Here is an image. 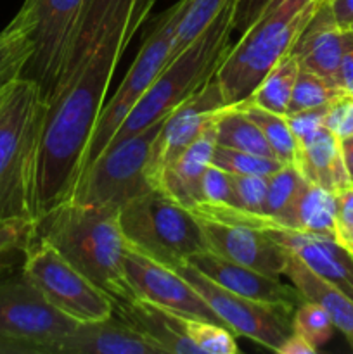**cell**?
I'll use <instances>...</instances> for the list:
<instances>
[{"label":"cell","mask_w":353,"mask_h":354,"mask_svg":"<svg viewBox=\"0 0 353 354\" xmlns=\"http://www.w3.org/2000/svg\"><path fill=\"white\" fill-rule=\"evenodd\" d=\"M293 332L301 335L315 349L327 344L334 332V324L324 306L314 301L303 299L293 313Z\"/></svg>","instance_id":"cell-33"},{"label":"cell","mask_w":353,"mask_h":354,"mask_svg":"<svg viewBox=\"0 0 353 354\" xmlns=\"http://www.w3.org/2000/svg\"><path fill=\"white\" fill-rule=\"evenodd\" d=\"M320 0H277L242 30L215 75L227 107L244 102L270 69L291 54Z\"/></svg>","instance_id":"cell-5"},{"label":"cell","mask_w":353,"mask_h":354,"mask_svg":"<svg viewBox=\"0 0 353 354\" xmlns=\"http://www.w3.org/2000/svg\"><path fill=\"white\" fill-rule=\"evenodd\" d=\"M165 118L111 144L80 175L69 201L120 211L134 199L159 190L156 145Z\"/></svg>","instance_id":"cell-6"},{"label":"cell","mask_w":353,"mask_h":354,"mask_svg":"<svg viewBox=\"0 0 353 354\" xmlns=\"http://www.w3.org/2000/svg\"><path fill=\"white\" fill-rule=\"evenodd\" d=\"M128 248L175 268L208 249L203 223L192 209L163 190H152L118 211Z\"/></svg>","instance_id":"cell-7"},{"label":"cell","mask_w":353,"mask_h":354,"mask_svg":"<svg viewBox=\"0 0 353 354\" xmlns=\"http://www.w3.org/2000/svg\"><path fill=\"white\" fill-rule=\"evenodd\" d=\"M201 223L206 235L208 249L215 254L266 275L280 277L286 273L291 251L279 244L270 232L227 221L201 220Z\"/></svg>","instance_id":"cell-14"},{"label":"cell","mask_w":353,"mask_h":354,"mask_svg":"<svg viewBox=\"0 0 353 354\" xmlns=\"http://www.w3.org/2000/svg\"><path fill=\"white\" fill-rule=\"evenodd\" d=\"M54 354H163L118 315L78 322L54 346Z\"/></svg>","instance_id":"cell-18"},{"label":"cell","mask_w":353,"mask_h":354,"mask_svg":"<svg viewBox=\"0 0 353 354\" xmlns=\"http://www.w3.org/2000/svg\"><path fill=\"white\" fill-rule=\"evenodd\" d=\"M235 6L237 0H230L206 30L201 31L180 54L166 62L158 78L118 128L109 145L132 137L149 124L166 118L183 100L199 92L215 78L221 59L232 45Z\"/></svg>","instance_id":"cell-4"},{"label":"cell","mask_w":353,"mask_h":354,"mask_svg":"<svg viewBox=\"0 0 353 354\" xmlns=\"http://www.w3.org/2000/svg\"><path fill=\"white\" fill-rule=\"evenodd\" d=\"M336 241L353 256V223L338 225L336 230Z\"/></svg>","instance_id":"cell-44"},{"label":"cell","mask_w":353,"mask_h":354,"mask_svg":"<svg viewBox=\"0 0 353 354\" xmlns=\"http://www.w3.org/2000/svg\"><path fill=\"white\" fill-rule=\"evenodd\" d=\"M173 270L203 296L215 315L237 337H246L277 353L282 342L293 334V313L296 308L293 304L266 303L230 292L187 261L180 263Z\"/></svg>","instance_id":"cell-11"},{"label":"cell","mask_w":353,"mask_h":354,"mask_svg":"<svg viewBox=\"0 0 353 354\" xmlns=\"http://www.w3.org/2000/svg\"><path fill=\"white\" fill-rule=\"evenodd\" d=\"M336 83L345 92V95L353 97V47L343 55Z\"/></svg>","instance_id":"cell-39"},{"label":"cell","mask_w":353,"mask_h":354,"mask_svg":"<svg viewBox=\"0 0 353 354\" xmlns=\"http://www.w3.org/2000/svg\"><path fill=\"white\" fill-rule=\"evenodd\" d=\"M329 6L336 23L348 30L350 24L353 23V0H329Z\"/></svg>","instance_id":"cell-41"},{"label":"cell","mask_w":353,"mask_h":354,"mask_svg":"<svg viewBox=\"0 0 353 354\" xmlns=\"http://www.w3.org/2000/svg\"><path fill=\"white\" fill-rule=\"evenodd\" d=\"M341 140V152L343 161H345L346 173H348L350 185H353V135L346 138H339Z\"/></svg>","instance_id":"cell-43"},{"label":"cell","mask_w":353,"mask_h":354,"mask_svg":"<svg viewBox=\"0 0 353 354\" xmlns=\"http://www.w3.org/2000/svg\"><path fill=\"white\" fill-rule=\"evenodd\" d=\"M282 230L336 239L338 197L336 194L307 182L291 209L279 221Z\"/></svg>","instance_id":"cell-24"},{"label":"cell","mask_w":353,"mask_h":354,"mask_svg":"<svg viewBox=\"0 0 353 354\" xmlns=\"http://www.w3.org/2000/svg\"><path fill=\"white\" fill-rule=\"evenodd\" d=\"M341 97H345V92L331 80L300 68L296 83H294L293 97H291L289 113L329 106V104L338 102Z\"/></svg>","instance_id":"cell-31"},{"label":"cell","mask_w":353,"mask_h":354,"mask_svg":"<svg viewBox=\"0 0 353 354\" xmlns=\"http://www.w3.org/2000/svg\"><path fill=\"white\" fill-rule=\"evenodd\" d=\"M35 235L113 299L137 297L125 273L128 244L118 211L66 201L37 220Z\"/></svg>","instance_id":"cell-2"},{"label":"cell","mask_w":353,"mask_h":354,"mask_svg":"<svg viewBox=\"0 0 353 354\" xmlns=\"http://www.w3.org/2000/svg\"><path fill=\"white\" fill-rule=\"evenodd\" d=\"M154 0H87L47 102L35 182V221L71 199L125 50Z\"/></svg>","instance_id":"cell-1"},{"label":"cell","mask_w":353,"mask_h":354,"mask_svg":"<svg viewBox=\"0 0 353 354\" xmlns=\"http://www.w3.org/2000/svg\"><path fill=\"white\" fill-rule=\"evenodd\" d=\"M305 183H307V180H305V176L301 175L296 166L282 165L275 173H272L269 176V189H266L265 199L266 216H270L279 225L280 218L291 209Z\"/></svg>","instance_id":"cell-30"},{"label":"cell","mask_w":353,"mask_h":354,"mask_svg":"<svg viewBox=\"0 0 353 354\" xmlns=\"http://www.w3.org/2000/svg\"><path fill=\"white\" fill-rule=\"evenodd\" d=\"M352 47L353 33L336 23L329 0H320L291 52L301 69L317 73L336 83L343 55Z\"/></svg>","instance_id":"cell-16"},{"label":"cell","mask_w":353,"mask_h":354,"mask_svg":"<svg viewBox=\"0 0 353 354\" xmlns=\"http://www.w3.org/2000/svg\"><path fill=\"white\" fill-rule=\"evenodd\" d=\"M45 114L47 104L33 80H16L0 97V225L35 221V182Z\"/></svg>","instance_id":"cell-3"},{"label":"cell","mask_w":353,"mask_h":354,"mask_svg":"<svg viewBox=\"0 0 353 354\" xmlns=\"http://www.w3.org/2000/svg\"><path fill=\"white\" fill-rule=\"evenodd\" d=\"M348 30H350V31H352V33H353V23H352V24H350V26H348Z\"/></svg>","instance_id":"cell-45"},{"label":"cell","mask_w":353,"mask_h":354,"mask_svg":"<svg viewBox=\"0 0 353 354\" xmlns=\"http://www.w3.org/2000/svg\"><path fill=\"white\" fill-rule=\"evenodd\" d=\"M78 322L55 310L19 272H0V354H54Z\"/></svg>","instance_id":"cell-8"},{"label":"cell","mask_w":353,"mask_h":354,"mask_svg":"<svg viewBox=\"0 0 353 354\" xmlns=\"http://www.w3.org/2000/svg\"><path fill=\"white\" fill-rule=\"evenodd\" d=\"M33 55V41L26 28L10 21L0 31V90L23 78Z\"/></svg>","instance_id":"cell-28"},{"label":"cell","mask_w":353,"mask_h":354,"mask_svg":"<svg viewBox=\"0 0 353 354\" xmlns=\"http://www.w3.org/2000/svg\"><path fill=\"white\" fill-rule=\"evenodd\" d=\"M277 353L279 354H315L317 353V349H315L314 346L308 344L301 335L294 334L293 332V334L282 342V346H280Z\"/></svg>","instance_id":"cell-42"},{"label":"cell","mask_w":353,"mask_h":354,"mask_svg":"<svg viewBox=\"0 0 353 354\" xmlns=\"http://www.w3.org/2000/svg\"><path fill=\"white\" fill-rule=\"evenodd\" d=\"M296 168L307 182L332 194H339L350 187L341 140L325 124L298 140Z\"/></svg>","instance_id":"cell-22"},{"label":"cell","mask_w":353,"mask_h":354,"mask_svg":"<svg viewBox=\"0 0 353 354\" xmlns=\"http://www.w3.org/2000/svg\"><path fill=\"white\" fill-rule=\"evenodd\" d=\"M336 197H338V225L353 223V185L336 194Z\"/></svg>","instance_id":"cell-40"},{"label":"cell","mask_w":353,"mask_h":354,"mask_svg":"<svg viewBox=\"0 0 353 354\" xmlns=\"http://www.w3.org/2000/svg\"><path fill=\"white\" fill-rule=\"evenodd\" d=\"M228 2L230 0H183V10L173 38L170 59L180 54L201 31L206 30Z\"/></svg>","instance_id":"cell-29"},{"label":"cell","mask_w":353,"mask_h":354,"mask_svg":"<svg viewBox=\"0 0 353 354\" xmlns=\"http://www.w3.org/2000/svg\"><path fill=\"white\" fill-rule=\"evenodd\" d=\"M185 335L197 348L206 354H237V335L228 327L213 322L197 320L185 317Z\"/></svg>","instance_id":"cell-32"},{"label":"cell","mask_w":353,"mask_h":354,"mask_svg":"<svg viewBox=\"0 0 353 354\" xmlns=\"http://www.w3.org/2000/svg\"><path fill=\"white\" fill-rule=\"evenodd\" d=\"M239 109L244 111L253 121L263 131L266 144L272 149L273 156L280 165L296 166L298 162V142L287 123L286 116L282 114L270 113V111L262 109V107L249 106V104H239Z\"/></svg>","instance_id":"cell-27"},{"label":"cell","mask_w":353,"mask_h":354,"mask_svg":"<svg viewBox=\"0 0 353 354\" xmlns=\"http://www.w3.org/2000/svg\"><path fill=\"white\" fill-rule=\"evenodd\" d=\"M87 0H24L12 21L26 28L33 41V55L23 78L33 80L47 104Z\"/></svg>","instance_id":"cell-12"},{"label":"cell","mask_w":353,"mask_h":354,"mask_svg":"<svg viewBox=\"0 0 353 354\" xmlns=\"http://www.w3.org/2000/svg\"><path fill=\"white\" fill-rule=\"evenodd\" d=\"M325 127L334 131L338 138H346L353 135V97H341L329 109L325 118Z\"/></svg>","instance_id":"cell-38"},{"label":"cell","mask_w":353,"mask_h":354,"mask_svg":"<svg viewBox=\"0 0 353 354\" xmlns=\"http://www.w3.org/2000/svg\"><path fill=\"white\" fill-rule=\"evenodd\" d=\"M232 175V173H230ZM237 207L251 213L265 214L269 176L262 175H232Z\"/></svg>","instance_id":"cell-36"},{"label":"cell","mask_w":353,"mask_h":354,"mask_svg":"<svg viewBox=\"0 0 353 354\" xmlns=\"http://www.w3.org/2000/svg\"><path fill=\"white\" fill-rule=\"evenodd\" d=\"M114 315L158 346L163 354H199L185 335V317L142 297L113 299Z\"/></svg>","instance_id":"cell-20"},{"label":"cell","mask_w":353,"mask_h":354,"mask_svg":"<svg viewBox=\"0 0 353 354\" xmlns=\"http://www.w3.org/2000/svg\"><path fill=\"white\" fill-rule=\"evenodd\" d=\"M189 265L199 270L204 277L213 280L230 292L241 294L256 301L266 303H287L298 306L303 301L294 286H287L279 277L266 275L249 266L239 265L211 251L199 252L187 259Z\"/></svg>","instance_id":"cell-17"},{"label":"cell","mask_w":353,"mask_h":354,"mask_svg":"<svg viewBox=\"0 0 353 354\" xmlns=\"http://www.w3.org/2000/svg\"><path fill=\"white\" fill-rule=\"evenodd\" d=\"M201 194H203V203L237 207L232 175L215 165H210L204 171L203 182H201Z\"/></svg>","instance_id":"cell-37"},{"label":"cell","mask_w":353,"mask_h":354,"mask_svg":"<svg viewBox=\"0 0 353 354\" xmlns=\"http://www.w3.org/2000/svg\"><path fill=\"white\" fill-rule=\"evenodd\" d=\"M6 88H7V86H6ZM6 88H2V90H0V97H2V93H3V90H6Z\"/></svg>","instance_id":"cell-46"},{"label":"cell","mask_w":353,"mask_h":354,"mask_svg":"<svg viewBox=\"0 0 353 354\" xmlns=\"http://www.w3.org/2000/svg\"><path fill=\"white\" fill-rule=\"evenodd\" d=\"M298 73H300V64L291 52L270 69L269 75L255 88V92L242 104L262 107L270 113L286 116L289 113L291 97H293Z\"/></svg>","instance_id":"cell-26"},{"label":"cell","mask_w":353,"mask_h":354,"mask_svg":"<svg viewBox=\"0 0 353 354\" xmlns=\"http://www.w3.org/2000/svg\"><path fill=\"white\" fill-rule=\"evenodd\" d=\"M270 235L296 254L315 275L353 299V256L336 239L293 230H273Z\"/></svg>","instance_id":"cell-19"},{"label":"cell","mask_w":353,"mask_h":354,"mask_svg":"<svg viewBox=\"0 0 353 354\" xmlns=\"http://www.w3.org/2000/svg\"><path fill=\"white\" fill-rule=\"evenodd\" d=\"M211 165L232 173V175H262L270 176L280 168V162L273 158L249 154V152L235 151V149L217 145L213 151Z\"/></svg>","instance_id":"cell-34"},{"label":"cell","mask_w":353,"mask_h":354,"mask_svg":"<svg viewBox=\"0 0 353 354\" xmlns=\"http://www.w3.org/2000/svg\"><path fill=\"white\" fill-rule=\"evenodd\" d=\"M37 221H10L0 225V268H7L17 254H24L35 237Z\"/></svg>","instance_id":"cell-35"},{"label":"cell","mask_w":353,"mask_h":354,"mask_svg":"<svg viewBox=\"0 0 353 354\" xmlns=\"http://www.w3.org/2000/svg\"><path fill=\"white\" fill-rule=\"evenodd\" d=\"M21 270L57 311L75 322H96L114 313L113 297L69 265L47 241L35 235Z\"/></svg>","instance_id":"cell-10"},{"label":"cell","mask_w":353,"mask_h":354,"mask_svg":"<svg viewBox=\"0 0 353 354\" xmlns=\"http://www.w3.org/2000/svg\"><path fill=\"white\" fill-rule=\"evenodd\" d=\"M125 273L137 297L183 317L224 325L203 296L176 270L128 248L125 254Z\"/></svg>","instance_id":"cell-13"},{"label":"cell","mask_w":353,"mask_h":354,"mask_svg":"<svg viewBox=\"0 0 353 354\" xmlns=\"http://www.w3.org/2000/svg\"><path fill=\"white\" fill-rule=\"evenodd\" d=\"M182 10L183 0H179L152 21L151 30L145 35L134 64L128 69L116 92L104 104V109L90 138L83 169L106 151L118 128L123 124L135 104L142 99V95L147 92L149 86L168 62Z\"/></svg>","instance_id":"cell-9"},{"label":"cell","mask_w":353,"mask_h":354,"mask_svg":"<svg viewBox=\"0 0 353 354\" xmlns=\"http://www.w3.org/2000/svg\"><path fill=\"white\" fill-rule=\"evenodd\" d=\"M215 130L217 145L275 159L258 124L239 107H224L215 120Z\"/></svg>","instance_id":"cell-25"},{"label":"cell","mask_w":353,"mask_h":354,"mask_svg":"<svg viewBox=\"0 0 353 354\" xmlns=\"http://www.w3.org/2000/svg\"><path fill=\"white\" fill-rule=\"evenodd\" d=\"M300 296L307 301H314L331 317L334 328H338L346 337L348 344L353 349V299L346 296L345 292L334 287L332 283L325 282L318 275H315L296 254L291 252L289 263H287L286 273Z\"/></svg>","instance_id":"cell-23"},{"label":"cell","mask_w":353,"mask_h":354,"mask_svg":"<svg viewBox=\"0 0 353 354\" xmlns=\"http://www.w3.org/2000/svg\"><path fill=\"white\" fill-rule=\"evenodd\" d=\"M218 116V114H217ZM217 120V118H215ZM215 120L206 127L197 140H194L179 158L170 162L161 173V190L168 194L176 203L189 209L203 203L201 182L208 166L213 159L217 147V130Z\"/></svg>","instance_id":"cell-21"},{"label":"cell","mask_w":353,"mask_h":354,"mask_svg":"<svg viewBox=\"0 0 353 354\" xmlns=\"http://www.w3.org/2000/svg\"><path fill=\"white\" fill-rule=\"evenodd\" d=\"M227 107L217 78L203 86L199 92L183 100L176 109L165 118L156 145L154 169L161 190V173L170 162L175 161L194 140L201 137L208 124Z\"/></svg>","instance_id":"cell-15"}]
</instances>
